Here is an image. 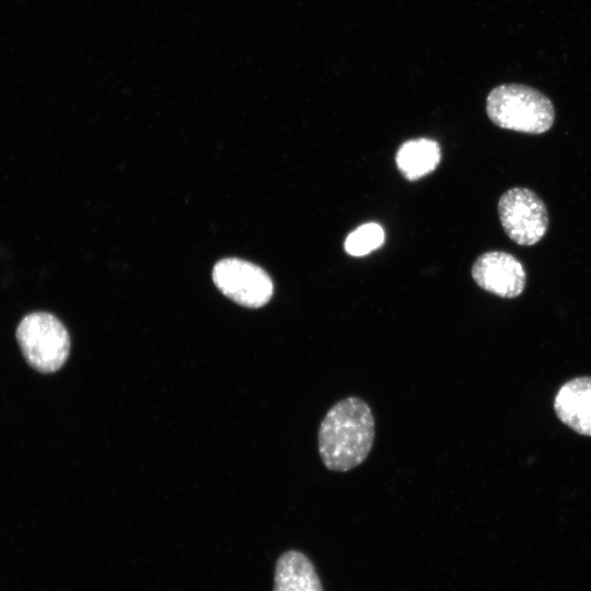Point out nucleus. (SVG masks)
Returning <instances> with one entry per match:
<instances>
[{
  "label": "nucleus",
  "mask_w": 591,
  "mask_h": 591,
  "mask_svg": "<svg viewBox=\"0 0 591 591\" xmlns=\"http://www.w3.org/2000/svg\"><path fill=\"white\" fill-rule=\"evenodd\" d=\"M374 441V417L369 405L349 396L334 404L325 414L317 434V448L324 466L347 472L369 455Z\"/></svg>",
  "instance_id": "1"
},
{
  "label": "nucleus",
  "mask_w": 591,
  "mask_h": 591,
  "mask_svg": "<svg viewBox=\"0 0 591 591\" xmlns=\"http://www.w3.org/2000/svg\"><path fill=\"white\" fill-rule=\"evenodd\" d=\"M489 119L503 129L540 135L549 130L555 120L551 100L542 92L523 84H501L486 100Z\"/></svg>",
  "instance_id": "2"
},
{
  "label": "nucleus",
  "mask_w": 591,
  "mask_h": 591,
  "mask_svg": "<svg viewBox=\"0 0 591 591\" xmlns=\"http://www.w3.org/2000/svg\"><path fill=\"white\" fill-rule=\"evenodd\" d=\"M16 339L27 363L43 373L59 370L70 352V337L53 314H27L16 328Z\"/></svg>",
  "instance_id": "3"
},
{
  "label": "nucleus",
  "mask_w": 591,
  "mask_h": 591,
  "mask_svg": "<svg viewBox=\"0 0 591 591\" xmlns=\"http://www.w3.org/2000/svg\"><path fill=\"white\" fill-rule=\"evenodd\" d=\"M498 215L507 235L519 245L536 244L548 228L545 204L525 187H513L503 193L498 201Z\"/></svg>",
  "instance_id": "4"
},
{
  "label": "nucleus",
  "mask_w": 591,
  "mask_h": 591,
  "mask_svg": "<svg viewBox=\"0 0 591 591\" xmlns=\"http://www.w3.org/2000/svg\"><path fill=\"white\" fill-rule=\"evenodd\" d=\"M217 288L228 298L246 308H260L274 294L269 275L259 266L235 257L219 260L212 270Z\"/></svg>",
  "instance_id": "5"
},
{
  "label": "nucleus",
  "mask_w": 591,
  "mask_h": 591,
  "mask_svg": "<svg viewBox=\"0 0 591 591\" xmlns=\"http://www.w3.org/2000/svg\"><path fill=\"white\" fill-rule=\"evenodd\" d=\"M472 277L485 291L507 299L520 296L526 283L521 262L500 251L486 252L477 257L472 267Z\"/></svg>",
  "instance_id": "6"
},
{
  "label": "nucleus",
  "mask_w": 591,
  "mask_h": 591,
  "mask_svg": "<svg viewBox=\"0 0 591 591\" xmlns=\"http://www.w3.org/2000/svg\"><path fill=\"white\" fill-rule=\"evenodd\" d=\"M554 408L565 425L591 437V376L576 378L563 384L555 396Z\"/></svg>",
  "instance_id": "7"
},
{
  "label": "nucleus",
  "mask_w": 591,
  "mask_h": 591,
  "mask_svg": "<svg viewBox=\"0 0 591 591\" xmlns=\"http://www.w3.org/2000/svg\"><path fill=\"white\" fill-rule=\"evenodd\" d=\"M274 591H323L310 559L298 551H288L277 560Z\"/></svg>",
  "instance_id": "8"
},
{
  "label": "nucleus",
  "mask_w": 591,
  "mask_h": 591,
  "mask_svg": "<svg viewBox=\"0 0 591 591\" xmlns=\"http://www.w3.org/2000/svg\"><path fill=\"white\" fill-rule=\"evenodd\" d=\"M399 172L408 181H416L432 172L441 160L437 141L419 138L404 142L396 153Z\"/></svg>",
  "instance_id": "9"
},
{
  "label": "nucleus",
  "mask_w": 591,
  "mask_h": 591,
  "mask_svg": "<svg viewBox=\"0 0 591 591\" xmlns=\"http://www.w3.org/2000/svg\"><path fill=\"white\" fill-rule=\"evenodd\" d=\"M384 242L382 227L374 222L364 223L352 231L345 241V251L351 256H363L380 247Z\"/></svg>",
  "instance_id": "10"
}]
</instances>
